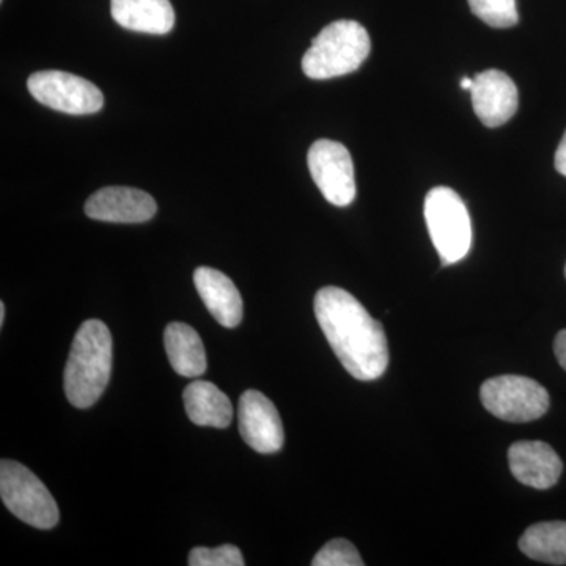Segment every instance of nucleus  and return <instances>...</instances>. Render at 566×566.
Listing matches in <instances>:
<instances>
[{
    "label": "nucleus",
    "mask_w": 566,
    "mask_h": 566,
    "mask_svg": "<svg viewBox=\"0 0 566 566\" xmlns=\"http://www.w3.org/2000/svg\"><path fill=\"white\" fill-rule=\"evenodd\" d=\"M0 497L18 520L29 526L50 531L61 521L57 502L31 469L17 461L0 463Z\"/></svg>",
    "instance_id": "39448f33"
},
{
    "label": "nucleus",
    "mask_w": 566,
    "mask_h": 566,
    "mask_svg": "<svg viewBox=\"0 0 566 566\" xmlns=\"http://www.w3.org/2000/svg\"><path fill=\"white\" fill-rule=\"evenodd\" d=\"M556 169L558 174H562L564 177H566V132L564 137H562L560 144H558L556 151Z\"/></svg>",
    "instance_id": "4be33fe9"
},
{
    "label": "nucleus",
    "mask_w": 566,
    "mask_h": 566,
    "mask_svg": "<svg viewBox=\"0 0 566 566\" xmlns=\"http://www.w3.org/2000/svg\"><path fill=\"white\" fill-rule=\"evenodd\" d=\"M308 170L324 199L335 207H348L356 199V178L348 148L340 142L319 139L307 155Z\"/></svg>",
    "instance_id": "6e6552de"
},
{
    "label": "nucleus",
    "mask_w": 566,
    "mask_h": 566,
    "mask_svg": "<svg viewBox=\"0 0 566 566\" xmlns=\"http://www.w3.org/2000/svg\"><path fill=\"white\" fill-rule=\"evenodd\" d=\"M182 398L186 415L199 427L227 428L232 422V401L212 382H191L186 387Z\"/></svg>",
    "instance_id": "dca6fc26"
},
{
    "label": "nucleus",
    "mask_w": 566,
    "mask_h": 566,
    "mask_svg": "<svg viewBox=\"0 0 566 566\" xmlns=\"http://www.w3.org/2000/svg\"><path fill=\"white\" fill-rule=\"evenodd\" d=\"M509 464L517 482L535 490H549L564 471L556 450L539 441H521L510 447Z\"/></svg>",
    "instance_id": "f8f14e48"
},
{
    "label": "nucleus",
    "mask_w": 566,
    "mask_h": 566,
    "mask_svg": "<svg viewBox=\"0 0 566 566\" xmlns=\"http://www.w3.org/2000/svg\"><path fill=\"white\" fill-rule=\"evenodd\" d=\"M472 13L494 29L513 28L517 24L516 0H468Z\"/></svg>",
    "instance_id": "a211bd4d"
},
{
    "label": "nucleus",
    "mask_w": 566,
    "mask_h": 566,
    "mask_svg": "<svg viewBox=\"0 0 566 566\" xmlns=\"http://www.w3.org/2000/svg\"><path fill=\"white\" fill-rule=\"evenodd\" d=\"M476 117L488 128L512 120L517 111V88L504 71L486 70L476 74L471 88Z\"/></svg>",
    "instance_id": "9b49d317"
},
{
    "label": "nucleus",
    "mask_w": 566,
    "mask_h": 566,
    "mask_svg": "<svg viewBox=\"0 0 566 566\" xmlns=\"http://www.w3.org/2000/svg\"><path fill=\"white\" fill-rule=\"evenodd\" d=\"M424 221L441 262L453 264L471 251L472 223L468 208L453 189L439 186L424 199Z\"/></svg>",
    "instance_id": "20e7f679"
},
{
    "label": "nucleus",
    "mask_w": 566,
    "mask_h": 566,
    "mask_svg": "<svg viewBox=\"0 0 566 566\" xmlns=\"http://www.w3.org/2000/svg\"><path fill=\"white\" fill-rule=\"evenodd\" d=\"M193 283L216 322L233 329L243 319V297L232 279L214 268L200 266L193 271Z\"/></svg>",
    "instance_id": "ddd939ff"
},
{
    "label": "nucleus",
    "mask_w": 566,
    "mask_h": 566,
    "mask_svg": "<svg viewBox=\"0 0 566 566\" xmlns=\"http://www.w3.org/2000/svg\"><path fill=\"white\" fill-rule=\"evenodd\" d=\"M314 566H364L363 557H360L359 551L352 542L344 538L333 539L327 543L326 546L322 547L318 554H316Z\"/></svg>",
    "instance_id": "6ab92c4d"
},
{
    "label": "nucleus",
    "mask_w": 566,
    "mask_h": 566,
    "mask_svg": "<svg viewBox=\"0 0 566 566\" xmlns=\"http://www.w3.org/2000/svg\"><path fill=\"white\" fill-rule=\"evenodd\" d=\"M521 553L543 564L566 565V521L534 524L520 539Z\"/></svg>",
    "instance_id": "f3484780"
},
{
    "label": "nucleus",
    "mask_w": 566,
    "mask_h": 566,
    "mask_svg": "<svg viewBox=\"0 0 566 566\" xmlns=\"http://www.w3.org/2000/svg\"><path fill=\"white\" fill-rule=\"evenodd\" d=\"M112 335L99 319H88L74 335L65 367V394L71 405L87 409L109 385Z\"/></svg>",
    "instance_id": "f03ea898"
},
{
    "label": "nucleus",
    "mask_w": 566,
    "mask_h": 566,
    "mask_svg": "<svg viewBox=\"0 0 566 566\" xmlns=\"http://www.w3.org/2000/svg\"><path fill=\"white\" fill-rule=\"evenodd\" d=\"M565 275H566V266H565Z\"/></svg>",
    "instance_id": "393cba45"
},
{
    "label": "nucleus",
    "mask_w": 566,
    "mask_h": 566,
    "mask_svg": "<svg viewBox=\"0 0 566 566\" xmlns=\"http://www.w3.org/2000/svg\"><path fill=\"white\" fill-rule=\"evenodd\" d=\"M554 352H556L558 364L566 371V329L557 334L556 342H554Z\"/></svg>",
    "instance_id": "412c9836"
},
{
    "label": "nucleus",
    "mask_w": 566,
    "mask_h": 566,
    "mask_svg": "<svg viewBox=\"0 0 566 566\" xmlns=\"http://www.w3.org/2000/svg\"><path fill=\"white\" fill-rule=\"evenodd\" d=\"M6 304L0 303V326H3V323H6Z\"/></svg>",
    "instance_id": "b1692460"
},
{
    "label": "nucleus",
    "mask_w": 566,
    "mask_h": 566,
    "mask_svg": "<svg viewBox=\"0 0 566 566\" xmlns=\"http://www.w3.org/2000/svg\"><path fill=\"white\" fill-rule=\"evenodd\" d=\"M111 13L117 24L133 32L166 35L175 25L170 0H111Z\"/></svg>",
    "instance_id": "4468645a"
},
{
    "label": "nucleus",
    "mask_w": 566,
    "mask_h": 566,
    "mask_svg": "<svg viewBox=\"0 0 566 566\" xmlns=\"http://www.w3.org/2000/svg\"><path fill=\"white\" fill-rule=\"evenodd\" d=\"M158 205L150 193L125 186H109L88 197L85 214L95 221L142 223L150 221Z\"/></svg>",
    "instance_id": "9d476101"
},
{
    "label": "nucleus",
    "mask_w": 566,
    "mask_h": 566,
    "mask_svg": "<svg viewBox=\"0 0 566 566\" xmlns=\"http://www.w3.org/2000/svg\"><path fill=\"white\" fill-rule=\"evenodd\" d=\"M460 85L464 91L471 92L472 85H474V80H472V77L464 76L463 80L460 81Z\"/></svg>",
    "instance_id": "5701e85b"
},
{
    "label": "nucleus",
    "mask_w": 566,
    "mask_h": 566,
    "mask_svg": "<svg viewBox=\"0 0 566 566\" xmlns=\"http://www.w3.org/2000/svg\"><path fill=\"white\" fill-rule=\"evenodd\" d=\"M188 564L191 566H244L241 551L233 545L210 547H193L189 554Z\"/></svg>",
    "instance_id": "aec40b11"
},
{
    "label": "nucleus",
    "mask_w": 566,
    "mask_h": 566,
    "mask_svg": "<svg viewBox=\"0 0 566 566\" xmlns=\"http://www.w3.org/2000/svg\"><path fill=\"white\" fill-rule=\"evenodd\" d=\"M167 357L174 370L185 378H199L207 371L208 360L202 338L189 324L170 323L164 333Z\"/></svg>",
    "instance_id": "2eb2a0df"
},
{
    "label": "nucleus",
    "mask_w": 566,
    "mask_h": 566,
    "mask_svg": "<svg viewBox=\"0 0 566 566\" xmlns=\"http://www.w3.org/2000/svg\"><path fill=\"white\" fill-rule=\"evenodd\" d=\"M28 87L36 102L63 114H96L104 104L103 93L95 84L65 71L33 73L29 77Z\"/></svg>",
    "instance_id": "0eeeda50"
},
{
    "label": "nucleus",
    "mask_w": 566,
    "mask_h": 566,
    "mask_svg": "<svg viewBox=\"0 0 566 566\" xmlns=\"http://www.w3.org/2000/svg\"><path fill=\"white\" fill-rule=\"evenodd\" d=\"M370 51V35L363 24L335 21L312 41L303 57V71L305 76L316 81L345 76L359 70Z\"/></svg>",
    "instance_id": "7ed1b4c3"
},
{
    "label": "nucleus",
    "mask_w": 566,
    "mask_h": 566,
    "mask_svg": "<svg viewBox=\"0 0 566 566\" xmlns=\"http://www.w3.org/2000/svg\"><path fill=\"white\" fill-rule=\"evenodd\" d=\"M315 316L342 365L359 381L381 378L389 365L382 324L352 293L324 286L315 296Z\"/></svg>",
    "instance_id": "f257e3e1"
},
{
    "label": "nucleus",
    "mask_w": 566,
    "mask_h": 566,
    "mask_svg": "<svg viewBox=\"0 0 566 566\" xmlns=\"http://www.w3.org/2000/svg\"><path fill=\"white\" fill-rule=\"evenodd\" d=\"M238 420L245 444L255 452L270 455L282 449L285 442L282 419L266 395L245 390L238 405Z\"/></svg>",
    "instance_id": "1a4fd4ad"
},
{
    "label": "nucleus",
    "mask_w": 566,
    "mask_h": 566,
    "mask_svg": "<svg viewBox=\"0 0 566 566\" xmlns=\"http://www.w3.org/2000/svg\"><path fill=\"white\" fill-rule=\"evenodd\" d=\"M480 398L486 411L505 422H532L546 415L549 394L526 376H495L483 382Z\"/></svg>",
    "instance_id": "423d86ee"
}]
</instances>
